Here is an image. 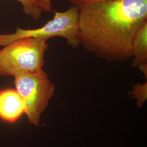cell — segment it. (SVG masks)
Returning a JSON list of instances; mask_svg holds the SVG:
<instances>
[{"label": "cell", "mask_w": 147, "mask_h": 147, "mask_svg": "<svg viewBox=\"0 0 147 147\" xmlns=\"http://www.w3.org/2000/svg\"><path fill=\"white\" fill-rule=\"evenodd\" d=\"M147 21V0H107L79 7V45L108 62L132 58L133 38Z\"/></svg>", "instance_id": "obj_1"}, {"label": "cell", "mask_w": 147, "mask_h": 147, "mask_svg": "<svg viewBox=\"0 0 147 147\" xmlns=\"http://www.w3.org/2000/svg\"><path fill=\"white\" fill-rule=\"evenodd\" d=\"M47 39L26 37L18 39L0 50V76H14L42 69L49 46Z\"/></svg>", "instance_id": "obj_2"}, {"label": "cell", "mask_w": 147, "mask_h": 147, "mask_svg": "<svg viewBox=\"0 0 147 147\" xmlns=\"http://www.w3.org/2000/svg\"><path fill=\"white\" fill-rule=\"evenodd\" d=\"M16 89L25 105V114L32 124L39 125L40 116L54 94L55 86L43 69L14 77Z\"/></svg>", "instance_id": "obj_3"}, {"label": "cell", "mask_w": 147, "mask_h": 147, "mask_svg": "<svg viewBox=\"0 0 147 147\" xmlns=\"http://www.w3.org/2000/svg\"><path fill=\"white\" fill-rule=\"evenodd\" d=\"M79 7L72 5L62 12L55 11L53 19L43 26L36 29L18 28L13 34H0V46L5 47L18 39L26 37L44 38H64L69 45L76 49L79 47Z\"/></svg>", "instance_id": "obj_4"}, {"label": "cell", "mask_w": 147, "mask_h": 147, "mask_svg": "<svg viewBox=\"0 0 147 147\" xmlns=\"http://www.w3.org/2000/svg\"><path fill=\"white\" fill-rule=\"evenodd\" d=\"M25 114V105L16 89H6L0 91V119L14 123Z\"/></svg>", "instance_id": "obj_5"}, {"label": "cell", "mask_w": 147, "mask_h": 147, "mask_svg": "<svg viewBox=\"0 0 147 147\" xmlns=\"http://www.w3.org/2000/svg\"><path fill=\"white\" fill-rule=\"evenodd\" d=\"M132 66L147 77V21L139 28L133 38L131 47Z\"/></svg>", "instance_id": "obj_6"}, {"label": "cell", "mask_w": 147, "mask_h": 147, "mask_svg": "<svg viewBox=\"0 0 147 147\" xmlns=\"http://www.w3.org/2000/svg\"><path fill=\"white\" fill-rule=\"evenodd\" d=\"M22 5L23 11L27 16L35 20H39L42 14V10L38 0H16Z\"/></svg>", "instance_id": "obj_7"}, {"label": "cell", "mask_w": 147, "mask_h": 147, "mask_svg": "<svg viewBox=\"0 0 147 147\" xmlns=\"http://www.w3.org/2000/svg\"><path fill=\"white\" fill-rule=\"evenodd\" d=\"M132 98L135 99L137 105L141 107L144 103L147 98V84L146 82L143 84H137L132 86V89L129 93Z\"/></svg>", "instance_id": "obj_8"}, {"label": "cell", "mask_w": 147, "mask_h": 147, "mask_svg": "<svg viewBox=\"0 0 147 147\" xmlns=\"http://www.w3.org/2000/svg\"><path fill=\"white\" fill-rule=\"evenodd\" d=\"M69 3L73 5L79 7L82 5H87L93 4L95 3H98L100 2H103L107 0H65Z\"/></svg>", "instance_id": "obj_9"}, {"label": "cell", "mask_w": 147, "mask_h": 147, "mask_svg": "<svg viewBox=\"0 0 147 147\" xmlns=\"http://www.w3.org/2000/svg\"><path fill=\"white\" fill-rule=\"evenodd\" d=\"M42 7V11L48 13L52 10V4L51 0H38Z\"/></svg>", "instance_id": "obj_10"}]
</instances>
